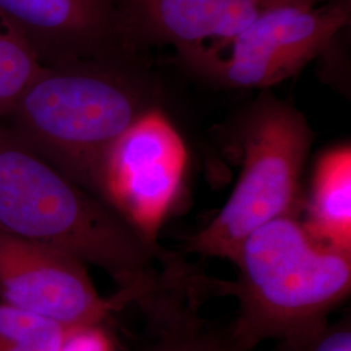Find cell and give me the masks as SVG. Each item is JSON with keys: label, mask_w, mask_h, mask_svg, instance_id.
Here are the masks:
<instances>
[{"label": "cell", "mask_w": 351, "mask_h": 351, "mask_svg": "<svg viewBox=\"0 0 351 351\" xmlns=\"http://www.w3.org/2000/svg\"><path fill=\"white\" fill-rule=\"evenodd\" d=\"M303 221L314 237L351 252V147L326 150L316 162L311 195Z\"/></svg>", "instance_id": "8fae6325"}, {"label": "cell", "mask_w": 351, "mask_h": 351, "mask_svg": "<svg viewBox=\"0 0 351 351\" xmlns=\"http://www.w3.org/2000/svg\"><path fill=\"white\" fill-rule=\"evenodd\" d=\"M272 351H351L350 320L326 323L313 330L277 341Z\"/></svg>", "instance_id": "4fadbf2b"}, {"label": "cell", "mask_w": 351, "mask_h": 351, "mask_svg": "<svg viewBox=\"0 0 351 351\" xmlns=\"http://www.w3.org/2000/svg\"><path fill=\"white\" fill-rule=\"evenodd\" d=\"M59 351H119L103 324L69 328Z\"/></svg>", "instance_id": "9a60e30c"}, {"label": "cell", "mask_w": 351, "mask_h": 351, "mask_svg": "<svg viewBox=\"0 0 351 351\" xmlns=\"http://www.w3.org/2000/svg\"><path fill=\"white\" fill-rule=\"evenodd\" d=\"M261 10L275 8V7H316L319 0H255Z\"/></svg>", "instance_id": "2e32d148"}, {"label": "cell", "mask_w": 351, "mask_h": 351, "mask_svg": "<svg viewBox=\"0 0 351 351\" xmlns=\"http://www.w3.org/2000/svg\"><path fill=\"white\" fill-rule=\"evenodd\" d=\"M147 289H120L103 298L85 263L50 245L0 232V302L63 328L99 326Z\"/></svg>", "instance_id": "52a82bcc"}, {"label": "cell", "mask_w": 351, "mask_h": 351, "mask_svg": "<svg viewBox=\"0 0 351 351\" xmlns=\"http://www.w3.org/2000/svg\"><path fill=\"white\" fill-rule=\"evenodd\" d=\"M58 324L0 302V351L46 335Z\"/></svg>", "instance_id": "5bb4252c"}, {"label": "cell", "mask_w": 351, "mask_h": 351, "mask_svg": "<svg viewBox=\"0 0 351 351\" xmlns=\"http://www.w3.org/2000/svg\"><path fill=\"white\" fill-rule=\"evenodd\" d=\"M0 232L104 269L120 289H150L172 252L38 156L0 123Z\"/></svg>", "instance_id": "6da1fadb"}, {"label": "cell", "mask_w": 351, "mask_h": 351, "mask_svg": "<svg viewBox=\"0 0 351 351\" xmlns=\"http://www.w3.org/2000/svg\"><path fill=\"white\" fill-rule=\"evenodd\" d=\"M185 142L156 106L139 116L108 152L101 199L152 245L188 168Z\"/></svg>", "instance_id": "8992f818"}, {"label": "cell", "mask_w": 351, "mask_h": 351, "mask_svg": "<svg viewBox=\"0 0 351 351\" xmlns=\"http://www.w3.org/2000/svg\"><path fill=\"white\" fill-rule=\"evenodd\" d=\"M348 23L345 3L267 8L237 37L211 45L228 52L197 46L178 53L191 69L221 86L268 88L301 72Z\"/></svg>", "instance_id": "5b68a950"}, {"label": "cell", "mask_w": 351, "mask_h": 351, "mask_svg": "<svg viewBox=\"0 0 351 351\" xmlns=\"http://www.w3.org/2000/svg\"><path fill=\"white\" fill-rule=\"evenodd\" d=\"M121 40L173 45L176 50L224 45L262 11L255 0H120L114 4Z\"/></svg>", "instance_id": "9c48e42d"}, {"label": "cell", "mask_w": 351, "mask_h": 351, "mask_svg": "<svg viewBox=\"0 0 351 351\" xmlns=\"http://www.w3.org/2000/svg\"><path fill=\"white\" fill-rule=\"evenodd\" d=\"M236 281L213 280V295H233L239 313L226 332L232 351H254L328 323L350 294L351 252L314 237L295 215L274 219L243 239Z\"/></svg>", "instance_id": "7a4b0ae2"}, {"label": "cell", "mask_w": 351, "mask_h": 351, "mask_svg": "<svg viewBox=\"0 0 351 351\" xmlns=\"http://www.w3.org/2000/svg\"><path fill=\"white\" fill-rule=\"evenodd\" d=\"M242 169L223 208L186 249L233 261L241 243L265 223L301 208V177L314 133L293 104L264 94L243 117Z\"/></svg>", "instance_id": "277c9868"}, {"label": "cell", "mask_w": 351, "mask_h": 351, "mask_svg": "<svg viewBox=\"0 0 351 351\" xmlns=\"http://www.w3.org/2000/svg\"><path fill=\"white\" fill-rule=\"evenodd\" d=\"M204 298L207 294L197 274L164 275L136 302L152 335L141 351H232L226 333L213 330L202 319Z\"/></svg>", "instance_id": "30bf717a"}, {"label": "cell", "mask_w": 351, "mask_h": 351, "mask_svg": "<svg viewBox=\"0 0 351 351\" xmlns=\"http://www.w3.org/2000/svg\"><path fill=\"white\" fill-rule=\"evenodd\" d=\"M156 107L125 75L95 66L45 65L1 119L38 156L101 199L106 158L139 116Z\"/></svg>", "instance_id": "3957f363"}, {"label": "cell", "mask_w": 351, "mask_h": 351, "mask_svg": "<svg viewBox=\"0 0 351 351\" xmlns=\"http://www.w3.org/2000/svg\"><path fill=\"white\" fill-rule=\"evenodd\" d=\"M43 66L29 40L0 14V120Z\"/></svg>", "instance_id": "7c38bea8"}, {"label": "cell", "mask_w": 351, "mask_h": 351, "mask_svg": "<svg viewBox=\"0 0 351 351\" xmlns=\"http://www.w3.org/2000/svg\"><path fill=\"white\" fill-rule=\"evenodd\" d=\"M0 14L45 65L73 64L121 39L113 0H0Z\"/></svg>", "instance_id": "ba28073f"}]
</instances>
